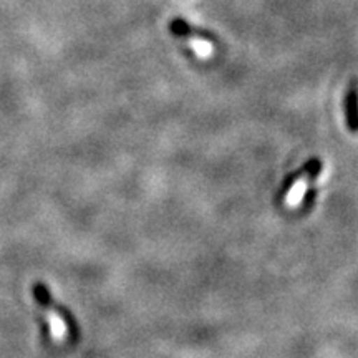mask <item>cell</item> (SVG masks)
<instances>
[{
    "instance_id": "1",
    "label": "cell",
    "mask_w": 358,
    "mask_h": 358,
    "mask_svg": "<svg viewBox=\"0 0 358 358\" xmlns=\"http://www.w3.org/2000/svg\"><path fill=\"white\" fill-rule=\"evenodd\" d=\"M34 294L35 299L40 302V306L45 308V315H47V322L48 325H50L52 338L57 340V342H64V340L69 337V325L65 324L64 317L53 308L50 295H48L47 289H45L42 284H37L34 289Z\"/></svg>"
},
{
    "instance_id": "4",
    "label": "cell",
    "mask_w": 358,
    "mask_h": 358,
    "mask_svg": "<svg viewBox=\"0 0 358 358\" xmlns=\"http://www.w3.org/2000/svg\"><path fill=\"white\" fill-rule=\"evenodd\" d=\"M345 110H347V120L348 127H350L352 131H357L358 129V82L353 80L348 87L347 98H345Z\"/></svg>"
},
{
    "instance_id": "3",
    "label": "cell",
    "mask_w": 358,
    "mask_h": 358,
    "mask_svg": "<svg viewBox=\"0 0 358 358\" xmlns=\"http://www.w3.org/2000/svg\"><path fill=\"white\" fill-rule=\"evenodd\" d=\"M169 32H171L174 37L178 38H199V40H214V35L209 32H206L203 29H198V27L191 25L189 22L181 19V17H176L169 22L168 25Z\"/></svg>"
},
{
    "instance_id": "2",
    "label": "cell",
    "mask_w": 358,
    "mask_h": 358,
    "mask_svg": "<svg viewBox=\"0 0 358 358\" xmlns=\"http://www.w3.org/2000/svg\"><path fill=\"white\" fill-rule=\"evenodd\" d=\"M320 169H322V163L319 159H312L310 163L303 168L301 176L290 185L287 194H285V199H284L285 206H289V208H295V206L302 203L303 196H306V192L308 189V185H310L313 178L319 176Z\"/></svg>"
}]
</instances>
